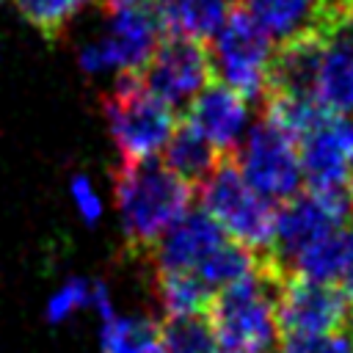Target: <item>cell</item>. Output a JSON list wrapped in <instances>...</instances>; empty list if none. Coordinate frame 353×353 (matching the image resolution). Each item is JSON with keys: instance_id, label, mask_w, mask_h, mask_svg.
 Returning a JSON list of instances; mask_svg holds the SVG:
<instances>
[{"instance_id": "8fae6325", "label": "cell", "mask_w": 353, "mask_h": 353, "mask_svg": "<svg viewBox=\"0 0 353 353\" xmlns=\"http://www.w3.org/2000/svg\"><path fill=\"white\" fill-rule=\"evenodd\" d=\"M312 91L328 113H353V17L342 6L317 30Z\"/></svg>"}, {"instance_id": "8992f818", "label": "cell", "mask_w": 353, "mask_h": 353, "mask_svg": "<svg viewBox=\"0 0 353 353\" xmlns=\"http://www.w3.org/2000/svg\"><path fill=\"white\" fill-rule=\"evenodd\" d=\"M273 58V39L243 8H234L212 36V77L245 99L268 94Z\"/></svg>"}, {"instance_id": "ba28073f", "label": "cell", "mask_w": 353, "mask_h": 353, "mask_svg": "<svg viewBox=\"0 0 353 353\" xmlns=\"http://www.w3.org/2000/svg\"><path fill=\"white\" fill-rule=\"evenodd\" d=\"M350 212L353 207L342 188H309L306 193H295L276 210V229L268 256L287 273L301 251L342 229Z\"/></svg>"}, {"instance_id": "7402d4cb", "label": "cell", "mask_w": 353, "mask_h": 353, "mask_svg": "<svg viewBox=\"0 0 353 353\" xmlns=\"http://www.w3.org/2000/svg\"><path fill=\"white\" fill-rule=\"evenodd\" d=\"M163 353H221L210 314H174L160 323Z\"/></svg>"}, {"instance_id": "d6986e66", "label": "cell", "mask_w": 353, "mask_h": 353, "mask_svg": "<svg viewBox=\"0 0 353 353\" xmlns=\"http://www.w3.org/2000/svg\"><path fill=\"white\" fill-rule=\"evenodd\" d=\"M99 353H163L160 323L146 317H105Z\"/></svg>"}, {"instance_id": "52a82bcc", "label": "cell", "mask_w": 353, "mask_h": 353, "mask_svg": "<svg viewBox=\"0 0 353 353\" xmlns=\"http://www.w3.org/2000/svg\"><path fill=\"white\" fill-rule=\"evenodd\" d=\"M232 160L240 168L243 179L273 204H284L301 190L303 168L298 154V138L268 116L248 127Z\"/></svg>"}, {"instance_id": "4316f807", "label": "cell", "mask_w": 353, "mask_h": 353, "mask_svg": "<svg viewBox=\"0 0 353 353\" xmlns=\"http://www.w3.org/2000/svg\"><path fill=\"white\" fill-rule=\"evenodd\" d=\"M339 281H342V292L347 295V301L353 306V226H347V259L339 273Z\"/></svg>"}, {"instance_id": "44dd1931", "label": "cell", "mask_w": 353, "mask_h": 353, "mask_svg": "<svg viewBox=\"0 0 353 353\" xmlns=\"http://www.w3.org/2000/svg\"><path fill=\"white\" fill-rule=\"evenodd\" d=\"M345 259H347V226L325 234L323 240L301 251L287 268V273H298L314 281H336L345 268Z\"/></svg>"}, {"instance_id": "603a6c76", "label": "cell", "mask_w": 353, "mask_h": 353, "mask_svg": "<svg viewBox=\"0 0 353 353\" xmlns=\"http://www.w3.org/2000/svg\"><path fill=\"white\" fill-rule=\"evenodd\" d=\"M91 0H14L17 11L25 22H30L44 39H58L69 28V22L83 11Z\"/></svg>"}, {"instance_id": "5bb4252c", "label": "cell", "mask_w": 353, "mask_h": 353, "mask_svg": "<svg viewBox=\"0 0 353 353\" xmlns=\"http://www.w3.org/2000/svg\"><path fill=\"white\" fill-rule=\"evenodd\" d=\"M185 121L199 130L223 157H229L251 127V105L223 83H207L185 110Z\"/></svg>"}, {"instance_id": "277c9868", "label": "cell", "mask_w": 353, "mask_h": 353, "mask_svg": "<svg viewBox=\"0 0 353 353\" xmlns=\"http://www.w3.org/2000/svg\"><path fill=\"white\" fill-rule=\"evenodd\" d=\"M108 33L80 52L85 72H141L163 39L160 0H105Z\"/></svg>"}, {"instance_id": "ac0fdd59", "label": "cell", "mask_w": 353, "mask_h": 353, "mask_svg": "<svg viewBox=\"0 0 353 353\" xmlns=\"http://www.w3.org/2000/svg\"><path fill=\"white\" fill-rule=\"evenodd\" d=\"M152 276H154V298L160 301L165 317L207 314L215 292L201 281L196 270H163Z\"/></svg>"}, {"instance_id": "83f0119b", "label": "cell", "mask_w": 353, "mask_h": 353, "mask_svg": "<svg viewBox=\"0 0 353 353\" xmlns=\"http://www.w3.org/2000/svg\"><path fill=\"white\" fill-rule=\"evenodd\" d=\"M347 199H350V207H353V171L347 176Z\"/></svg>"}, {"instance_id": "9c48e42d", "label": "cell", "mask_w": 353, "mask_h": 353, "mask_svg": "<svg viewBox=\"0 0 353 353\" xmlns=\"http://www.w3.org/2000/svg\"><path fill=\"white\" fill-rule=\"evenodd\" d=\"M276 312L284 336H317L345 331L353 306L342 287L334 281H314L298 273H284Z\"/></svg>"}, {"instance_id": "6da1fadb", "label": "cell", "mask_w": 353, "mask_h": 353, "mask_svg": "<svg viewBox=\"0 0 353 353\" xmlns=\"http://www.w3.org/2000/svg\"><path fill=\"white\" fill-rule=\"evenodd\" d=\"M113 193L127 254L143 256L160 234L185 215L193 188L157 157L121 160L113 168Z\"/></svg>"}, {"instance_id": "f1b7e54d", "label": "cell", "mask_w": 353, "mask_h": 353, "mask_svg": "<svg viewBox=\"0 0 353 353\" xmlns=\"http://www.w3.org/2000/svg\"><path fill=\"white\" fill-rule=\"evenodd\" d=\"M339 6H342V8H345L350 17H353V0H339Z\"/></svg>"}, {"instance_id": "5b68a950", "label": "cell", "mask_w": 353, "mask_h": 353, "mask_svg": "<svg viewBox=\"0 0 353 353\" xmlns=\"http://www.w3.org/2000/svg\"><path fill=\"white\" fill-rule=\"evenodd\" d=\"M201 201L232 240L254 248L256 254H268L276 229V204L259 196L243 179L232 157H223L218 168L204 179Z\"/></svg>"}, {"instance_id": "7a4b0ae2", "label": "cell", "mask_w": 353, "mask_h": 353, "mask_svg": "<svg viewBox=\"0 0 353 353\" xmlns=\"http://www.w3.org/2000/svg\"><path fill=\"white\" fill-rule=\"evenodd\" d=\"M284 270L262 254L259 268L212 295L207 309L221 353H276L279 345V287Z\"/></svg>"}, {"instance_id": "7c38bea8", "label": "cell", "mask_w": 353, "mask_h": 353, "mask_svg": "<svg viewBox=\"0 0 353 353\" xmlns=\"http://www.w3.org/2000/svg\"><path fill=\"white\" fill-rule=\"evenodd\" d=\"M298 154L303 179L312 188H342L353 171V119L323 113L298 135Z\"/></svg>"}, {"instance_id": "9a60e30c", "label": "cell", "mask_w": 353, "mask_h": 353, "mask_svg": "<svg viewBox=\"0 0 353 353\" xmlns=\"http://www.w3.org/2000/svg\"><path fill=\"white\" fill-rule=\"evenodd\" d=\"M336 6L339 0H243V11L281 44L320 30Z\"/></svg>"}, {"instance_id": "4fadbf2b", "label": "cell", "mask_w": 353, "mask_h": 353, "mask_svg": "<svg viewBox=\"0 0 353 353\" xmlns=\"http://www.w3.org/2000/svg\"><path fill=\"white\" fill-rule=\"evenodd\" d=\"M223 240L226 232L207 210H185V215L176 218L143 254V259L149 262L152 273L196 270Z\"/></svg>"}, {"instance_id": "ffe728a7", "label": "cell", "mask_w": 353, "mask_h": 353, "mask_svg": "<svg viewBox=\"0 0 353 353\" xmlns=\"http://www.w3.org/2000/svg\"><path fill=\"white\" fill-rule=\"evenodd\" d=\"M259 262H262V254H256L254 248H248V245H243V243L226 237V240L196 268V273L201 276V281H204L212 292H218L221 287H229V284H234V281L251 276V273L259 268Z\"/></svg>"}, {"instance_id": "d4e9b609", "label": "cell", "mask_w": 353, "mask_h": 353, "mask_svg": "<svg viewBox=\"0 0 353 353\" xmlns=\"http://www.w3.org/2000/svg\"><path fill=\"white\" fill-rule=\"evenodd\" d=\"M91 298V287L85 279H72L66 281L47 303V320L50 323H63L74 309H80L83 303H88Z\"/></svg>"}, {"instance_id": "e0dca14e", "label": "cell", "mask_w": 353, "mask_h": 353, "mask_svg": "<svg viewBox=\"0 0 353 353\" xmlns=\"http://www.w3.org/2000/svg\"><path fill=\"white\" fill-rule=\"evenodd\" d=\"M234 3L237 0H160L163 30L199 41L212 39L234 11Z\"/></svg>"}, {"instance_id": "30bf717a", "label": "cell", "mask_w": 353, "mask_h": 353, "mask_svg": "<svg viewBox=\"0 0 353 353\" xmlns=\"http://www.w3.org/2000/svg\"><path fill=\"white\" fill-rule=\"evenodd\" d=\"M138 74L146 91H152L165 105H188L212 80L210 50L199 39L163 33L149 63Z\"/></svg>"}, {"instance_id": "2e32d148", "label": "cell", "mask_w": 353, "mask_h": 353, "mask_svg": "<svg viewBox=\"0 0 353 353\" xmlns=\"http://www.w3.org/2000/svg\"><path fill=\"white\" fill-rule=\"evenodd\" d=\"M223 154L188 121L179 124L163 149V163L190 188H201L204 179L218 168Z\"/></svg>"}, {"instance_id": "3957f363", "label": "cell", "mask_w": 353, "mask_h": 353, "mask_svg": "<svg viewBox=\"0 0 353 353\" xmlns=\"http://www.w3.org/2000/svg\"><path fill=\"white\" fill-rule=\"evenodd\" d=\"M102 113L121 160L157 157L176 130L174 108L146 91L138 72H119L113 91L102 97Z\"/></svg>"}, {"instance_id": "cb8c5ba5", "label": "cell", "mask_w": 353, "mask_h": 353, "mask_svg": "<svg viewBox=\"0 0 353 353\" xmlns=\"http://www.w3.org/2000/svg\"><path fill=\"white\" fill-rule=\"evenodd\" d=\"M279 353H353V336L345 331L317 336H284Z\"/></svg>"}, {"instance_id": "484cf974", "label": "cell", "mask_w": 353, "mask_h": 353, "mask_svg": "<svg viewBox=\"0 0 353 353\" xmlns=\"http://www.w3.org/2000/svg\"><path fill=\"white\" fill-rule=\"evenodd\" d=\"M72 199H74L77 212L83 215L85 223H97V221H99V215H102V201H99V196L94 193V188H91V182H88L85 176H74V179H72Z\"/></svg>"}]
</instances>
